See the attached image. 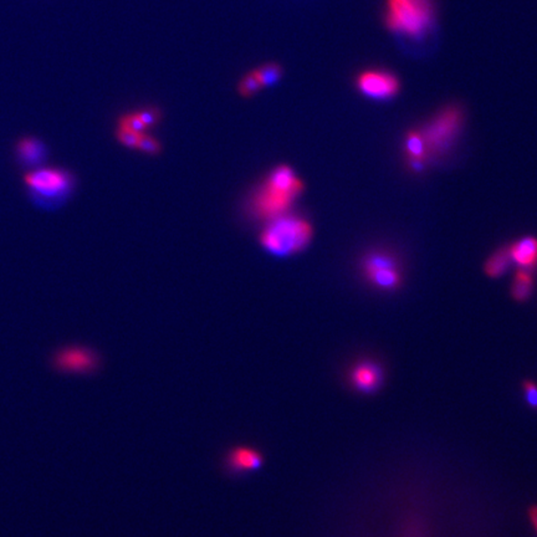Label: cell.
I'll return each instance as SVG.
<instances>
[{
    "mask_svg": "<svg viewBox=\"0 0 537 537\" xmlns=\"http://www.w3.org/2000/svg\"><path fill=\"white\" fill-rule=\"evenodd\" d=\"M304 183L294 169L279 166L273 169L253 197V212L259 218L274 219L286 214L301 193Z\"/></svg>",
    "mask_w": 537,
    "mask_h": 537,
    "instance_id": "cell-1",
    "label": "cell"
},
{
    "mask_svg": "<svg viewBox=\"0 0 537 537\" xmlns=\"http://www.w3.org/2000/svg\"><path fill=\"white\" fill-rule=\"evenodd\" d=\"M385 21L400 38L424 40L434 29L433 0H385Z\"/></svg>",
    "mask_w": 537,
    "mask_h": 537,
    "instance_id": "cell-2",
    "label": "cell"
},
{
    "mask_svg": "<svg viewBox=\"0 0 537 537\" xmlns=\"http://www.w3.org/2000/svg\"><path fill=\"white\" fill-rule=\"evenodd\" d=\"M313 236V227L307 219L286 213L268 221L267 227L261 234V244L271 254L290 256L307 248Z\"/></svg>",
    "mask_w": 537,
    "mask_h": 537,
    "instance_id": "cell-3",
    "label": "cell"
},
{
    "mask_svg": "<svg viewBox=\"0 0 537 537\" xmlns=\"http://www.w3.org/2000/svg\"><path fill=\"white\" fill-rule=\"evenodd\" d=\"M463 113L458 106L440 110L422 129L429 157L440 156L455 144L462 129Z\"/></svg>",
    "mask_w": 537,
    "mask_h": 537,
    "instance_id": "cell-4",
    "label": "cell"
},
{
    "mask_svg": "<svg viewBox=\"0 0 537 537\" xmlns=\"http://www.w3.org/2000/svg\"><path fill=\"white\" fill-rule=\"evenodd\" d=\"M361 270L370 285L382 292H393L400 288L403 276L394 256L385 252H372L361 262Z\"/></svg>",
    "mask_w": 537,
    "mask_h": 537,
    "instance_id": "cell-5",
    "label": "cell"
},
{
    "mask_svg": "<svg viewBox=\"0 0 537 537\" xmlns=\"http://www.w3.org/2000/svg\"><path fill=\"white\" fill-rule=\"evenodd\" d=\"M24 182L35 198L51 205L52 202L66 198L73 179L63 169L42 168L27 172Z\"/></svg>",
    "mask_w": 537,
    "mask_h": 537,
    "instance_id": "cell-6",
    "label": "cell"
},
{
    "mask_svg": "<svg viewBox=\"0 0 537 537\" xmlns=\"http://www.w3.org/2000/svg\"><path fill=\"white\" fill-rule=\"evenodd\" d=\"M356 88L363 97L372 100L387 101L397 97L401 83L391 71L369 69L358 74Z\"/></svg>",
    "mask_w": 537,
    "mask_h": 537,
    "instance_id": "cell-7",
    "label": "cell"
},
{
    "mask_svg": "<svg viewBox=\"0 0 537 537\" xmlns=\"http://www.w3.org/2000/svg\"><path fill=\"white\" fill-rule=\"evenodd\" d=\"M54 367L58 371L71 375H86L98 367V357L94 351L82 346L61 348L54 357Z\"/></svg>",
    "mask_w": 537,
    "mask_h": 537,
    "instance_id": "cell-8",
    "label": "cell"
},
{
    "mask_svg": "<svg viewBox=\"0 0 537 537\" xmlns=\"http://www.w3.org/2000/svg\"><path fill=\"white\" fill-rule=\"evenodd\" d=\"M347 379L352 390L363 394L375 393L384 384V367L372 358H363L351 366Z\"/></svg>",
    "mask_w": 537,
    "mask_h": 537,
    "instance_id": "cell-9",
    "label": "cell"
},
{
    "mask_svg": "<svg viewBox=\"0 0 537 537\" xmlns=\"http://www.w3.org/2000/svg\"><path fill=\"white\" fill-rule=\"evenodd\" d=\"M508 248L511 261L515 262L518 268L533 271L537 268V237H520Z\"/></svg>",
    "mask_w": 537,
    "mask_h": 537,
    "instance_id": "cell-10",
    "label": "cell"
},
{
    "mask_svg": "<svg viewBox=\"0 0 537 537\" xmlns=\"http://www.w3.org/2000/svg\"><path fill=\"white\" fill-rule=\"evenodd\" d=\"M262 456L258 450L248 447H239L231 450L227 458V468L231 473L244 474L261 467Z\"/></svg>",
    "mask_w": 537,
    "mask_h": 537,
    "instance_id": "cell-11",
    "label": "cell"
},
{
    "mask_svg": "<svg viewBox=\"0 0 537 537\" xmlns=\"http://www.w3.org/2000/svg\"><path fill=\"white\" fill-rule=\"evenodd\" d=\"M404 153L409 165L416 171L422 169L425 160L429 159L427 144L421 131H410L404 140Z\"/></svg>",
    "mask_w": 537,
    "mask_h": 537,
    "instance_id": "cell-12",
    "label": "cell"
},
{
    "mask_svg": "<svg viewBox=\"0 0 537 537\" xmlns=\"http://www.w3.org/2000/svg\"><path fill=\"white\" fill-rule=\"evenodd\" d=\"M17 153L23 165L34 167L40 165L45 160L46 148L38 138H21L17 144Z\"/></svg>",
    "mask_w": 537,
    "mask_h": 537,
    "instance_id": "cell-13",
    "label": "cell"
},
{
    "mask_svg": "<svg viewBox=\"0 0 537 537\" xmlns=\"http://www.w3.org/2000/svg\"><path fill=\"white\" fill-rule=\"evenodd\" d=\"M511 262L508 246H502V248L496 249L486 259V264H484V271H486L487 276L496 279V277L504 276L510 268Z\"/></svg>",
    "mask_w": 537,
    "mask_h": 537,
    "instance_id": "cell-14",
    "label": "cell"
},
{
    "mask_svg": "<svg viewBox=\"0 0 537 537\" xmlns=\"http://www.w3.org/2000/svg\"><path fill=\"white\" fill-rule=\"evenodd\" d=\"M533 292V277L529 270L518 268L511 284V296L515 301L525 302L529 300Z\"/></svg>",
    "mask_w": 537,
    "mask_h": 537,
    "instance_id": "cell-15",
    "label": "cell"
},
{
    "mask_svg": "<svg viewBox=\"0 0 537 537\" xmlns=\"http://www.w3.org/2000/svg\"><path fill=\"white\" fill-rule=\"evenodd\" d=\"M256 76L261 80L262 88H270L282 79L283 69L279 64L268 63L254 69Z\"/></svg>",
    "mask_w": 537,
    "mask_h": 537,
    "instance_id": "cell-16",
    "label": "cell"
},
{
    "mask_svg": "<svg viewBox=\"0 0 537 537\" xmlns=\"http://www.w3.org/2000/svg\"><path fill=\"white\" fill-rule=\"evenodd\" d=\"M261 80L256 76L254 70H250L245 75L240 79L239 85H237V91H239L240 97H252L258 94L262 90Z\"/></svg>",
    "mask_w": 537,
    "mask_h": 537,
    "instance_id": "cell-17",
    "label": "cell"
},
{
    "mask_svg": "<svg viewBox=\"0 0 537 537\" xmlns=\"http://www.w3.org/2000/svg\"><path fill=\"white\" fill-rule=\"evenodd\" d=\"M120 128L129 129V131L137 132V134H144L148 129L146 123L144 122L140 113H128L123 115L119 121Z\"/></svg>",
    "mask_w": 537,
    "mask_h": 537,
    "instance_id": "cell-18",
    "label": "cell"
},
{
    "mask_svg": "<svg viewBox=\"0 0 537 537\" xmlns=\"http://www.w3.org/2000/svg\"><path fill=\"white\" fill-rule=\"evenodd\" d=\"M142 135L144 134H137V132L129 131V129L119 128H117L116 137L117 140H119L120 144H123V146L137 150Z\"/></svg>",
    "mask_w": 537,
    "mask_h": 537,
    "instance_id": "cell-19",
    "label": "cell"
},
{
    "mask_svg": "<svg viewBox=\"0 0 537 537\" xmlns=\"http://www.w3.org/2000/svg\"><path fill=\"white\" fill-rule=\"evenodd\" d=\"M137 150L146 154H157L160 153V144L152 136L144 134L142 135L140 144H138Z\"/></svg>",
    "mask_w": 537,
    "mask_h": 537,
    "instance_id": "cell-20",
    "label": "cell"
},
{
    "mask_svg": "<svg viewBox=\"0 0 537 537\" xmlns=\"http://www.w3.org/2000/svg\"><path fill=\"white\" fill-rule=\"evenodd\" d=\"M524 398L531 409H537V384L530 379L523 382Z\"/></svg>",
    "mask_w": 537,
    "mask_h": 537,
    "instance_id": "cell-21",
    "label": "cell"
},
{
    "mask_svg": "<svg viewBox=\"0 0 537 537\" xmlns=\"http://www.w3.org/2000/svg\"><path fill=\"white\" fill-rule=\"evenodd\" d=\"M529 518L531 524H533V526L535 527L537 533V506H533V508L530 509Z\"/></svg>",
    "mask_w": 537,
    "mask_h": 537,
    "instance_id": "cell-22",
    "label": "cell"
}]
</instances>
